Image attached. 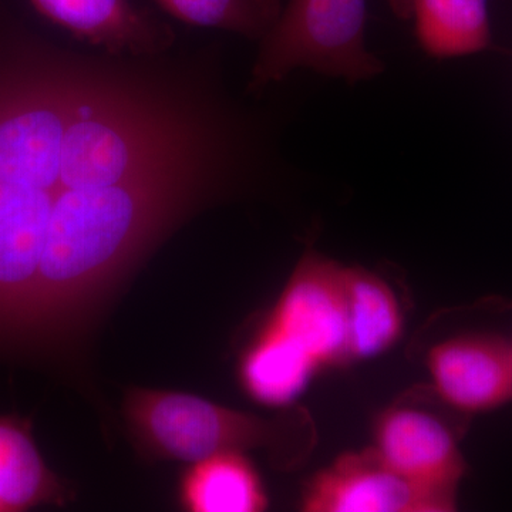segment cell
<instances>
[{
    "label": "cell",
    "mask_w": 512,
    "mask_h": 512,
    "mask_svg": "<svg viewBox=\"0 0 512 512\" xmlns=\"http://www.w3.org/2000/svg\"><path fill=\"white\" fill-rule=\"evenodd\" d=\"M72 498L66 483L47 466L30 420L0 416V512L28 511L40 505L63 507Z\"/></svg>",
    "instance_id": "obj_10"
},
{
    "label": "cell",
    "mask_w": 512,
    "mask_h": 512,
    "mask_svg": "<svg viewBox=\"0 0 512 512\" xmlns=\"http://www.w3.org/2000/svg\"><path fill=\"white\" fill-rule=\"evenodd\" d=\"M394 15L413 20L419 45L434 59L476 55L491 46L488 0H387Z\"/></svg>",
    "instance_id": "obj_9"
},
{
    "label": "cell",
    "mask_w": 512,
    "mask_h": 512,
    "mask_svg": "<svg viewBox=\"0 0 512 512\" xmlns=\"http://www.w3.org/2000/svg\"><path fill=\"white\" fill-rule=\"evenodd\" d=\"M427 369L441 402L464 416L494 412L512 402L510 340L494 333L441 340L430 349Z\"/></svg>",
    "instance_id": "obj_7"
},
{
    "label": "cell",
    "mask_w": 512,
    "mask_h": 512,
    "mask_svg": "<svg viewBox=\"0 0 512 512\" xmlns=\"http://www.w3.org/2000/svg\"><path fill=\"white\" fill-rule=\"evenodd\" d=\"M37 13L111 56L154 57L170 49L174 33L131 0H29Z\"/></svg>",
    "instance_id": "obj_8"
},
{
    "label": "cell",
    "mask_w": 512,
    "mask_h": 512,
    "mask_svg": "<svg viewBox=\"0 0 512 512\" xmlns=\"http://www.w3.org/2000/svg\"><path fill=\"white\" fill-rule=\"evenodd\" d=\"M315 362L259 325L238 357V382L252 402L291 406L318 372Z\"/></svg>",
    "instance_id": "obj_12"
},
{
    "label": "cell",
    "mask_w": 512,
    "mask_h": 512,
    "mask_svg": "<svg viewBox=\"0 0 512 512\" xmlns=\"http://www.w3.org/2000/svg\"><path fill=\"white\" fill-rule=\"evenodd\" d=\"M185 25L222 29L251 40H264L282 13L281 0H154Z\"/></svg>",
    "instance_id": "obj_14"
},
{
    "label": "cell",
    "mask_w": 512,
    "mask_h": 512,
    "mask_svg": "<svg viewBox=\"0 0 512 512\" xmlns=\"http://www.w3.org/2000/svg\"><path fill=\"white\" fill-rule=\"evenodd\" d=\"M305 512H451L457 505L421 490L380 460L372 447L340 454L309 478Z\"/></svg>",
    "instance_id": "obj_5"
},
{
    "label": "cell",
    "mask_w": 512,
    "mask_h": 512,
    "mask_svg": "<svg viewBox=\"0 0 512 512\" xmlns=\"http://www.w3.org/2000/svg\"><path fill=\"white\" fill-rule=\"evenodd\" d=\"M372 448L404 480L457 505L466 458L457 437L439 417L394 406L377 417Z\"/></svg>",
    "instance_id": "obj_6"
},
{
    "label": "cell",
    "mask_w": 512,
    "mask_h": 512,
    "mask_svg": "<svg viewBox=\"0 0 512 512\" xmlns=\"http://www.w3.org/2000/svg\"><path fill=\"white\" fill-rule=\"evenodd\" d=\"M205 93L53 52L0 60V350L117 271L165 210L251 163Z\"/></svg>",
    "instance_id": "obj_1"
},
{
    "label": "cell",
    "mask_w": 512,
    "mask_h": 512,
    "mask_svg": "<svg viewBox=\"0 0 512 512\" xmlns=\"http://www.w3.org/2000/svg\"><path fill=\"white\" fill-rule=\"evenodd\" d=\"M350 363L373 359L396 345L403 318L392 286L369 269L343 266Z\"/></svg>",
    "instance_id": "obj_13"
},
{
    "label": "cell",
    "mask_w": 512,
    "mask_h": 512,
    "mask_svg": "<svg viewBox=\"0 0 512 512\" xmlns=\"http://www.w3.org/2000/svg\"><path fill=\"white\" fill-rule=\"evenodd\" d=\"M178 504L190 512H261L269 498L254 463L231 451L190 464L178 483Z\"/></svg>",
    "instance_id": "obj_11"
},
{
    "label": "cell",
    "mask_w": 512,
    "mask_h": 512,
    "mask_svg": "<svg viewBox=\"0 0 512 512\" xmlns=\"http://www.w3.org/2000/svg\"><path fill=\"white\" fill-rule=\"evenodd\" d=\"M510 350H511V359H512V339L510 340Z\"/></svg>",
    "instance_id": "obj_15"
},
{
    "label": "cell",
    "mask_w": 512,
    "mask_h": 512,
    "mask_svg": "<svg viewBox=\"0 0 512 512\" xmlns=\"http://www.w3.org/2000/svg\"><path fill=\"white\" fill-rule=\"evenodd\" d=\"M123 414L134 448L148 461L192 464L231 451L268 450L288 466L315 439L305 414L266 419L175 390L133 387Z\"/></svg>",
    "instance_id": "obj_2"
},
{
    "label": "cell",
    "mask_w": 512,
    "mask_h": 512,
    "mask_svg": "<svg viewBox=\"0 0 512 512\" xmlns=\"http://www.w3.org/2000/svg\"><path fill=\"white\" fill-rule=\"evenodd\" d=\"M261 325L311 357L319 369L348 365L343 266L308 249Z\"/></svg>",
    "instance_id": "obj_4"
},
{
    "label": "cell",
    "mask_w": 512,
    "mask_h": 512,
    "mask_svg": "<svg viewBox=\"0 0 512 512\" xmlns=\"http://www.w3.org/2000/svg\"><path fill=\"white\" fill-rule=\"evenodd\" d=\"M367 0H289L264 40L249 90L261 92L308 67L349 84L366 82L384 66L366 47Z\"/></svg>",
    "instance_id": "obj_3"
}]
</instances>
